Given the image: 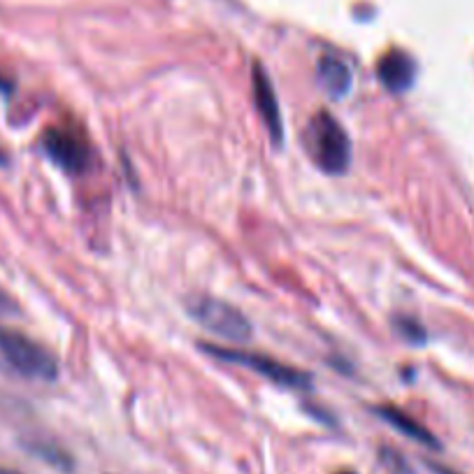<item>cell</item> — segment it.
Wrapping results in <instances>:
<instances>
[{"mask_svg":"<svg viewBox=\"0 0 474 474\" xmlns=\"http://www.w3.org/2000/svg\"><path fill=\"white\" fill-rule=\"evenodd\" d=\"M303 142L309 159L314 160L319 170L328 172V175H342L349 170V163H352L349 135L331 112L321 110L309 119L305 126Z\"/></svg>","mask_w":474,"mask_h":474,"instance_id":"cell-1","label":"cell"},{"mask_svg":"<svg viewBox=\"0 0 474 474\" xmlns=\"http://www.w3.org/2000/svg\"><path fill=\"white\" fill-rule=\"evenodd\" d=\"M187 312L198 325H203L205 331L214 333L221 340L249 342L254 335L251 321L226 300L198 294L187 300Z\"/></svg>","mask_w":474,"mask_h":474,"instance_id":"cell-2","label":"cell"},{"mask_svg":"<svg viewBox=\"0 0 474 474\" xmlns=\"http://www.w3.org/2000/svg\"><path fill=\"white\" fill-rule=\"evenodd\" d=\"M198 349H203L208 356L218 358V361L237 363L242 368L261 374V377L270 379L275 384L286 386V389H309V384H312V377H309L307 372H303V370L298 368H291L286 363L266 356V353L245 352V349H228V346L209 344V342H200Z\"/></svg>","mask_w":474,"mask_h":474,"instance_id":"cell-3","label":"cell"},{"mask_svg":"<svg viewBox=\"0 0 474 474\" xmlns=\"http://www.w3.org/2000/svg\"><path fill=\"white\" fill-rule=\"evenodd\" d=\"M0 356L22 377L52 382L59 377V363L40 342L16 331H0Z\"/></svg>","mask_w":474,"mask_h":474,"instance_id":"cell-4","label":"cell"},{"mask_svg":"<svg viewBox=\"0 0 474 474\" xmlns=\"http://www.w3.org/2000/svg\"><path fill=\"white\" fill-rule=\"evenodd\" d=\"M43 150L52 163L70 175H80L89 168L91 147L84 135L73 126H52L44 131Z\"/></svg>","mask_w":474,"mask_h":474,"instance_id":"cell-5","label":"cell"},{"mask_svg":"<svg viewBox=\"0 0 474 474\" xmlns=\"http://www.w3.org/2000/svg\"><path fill=\"white\" fill-rule=\"evenodd\" d=\"M251 89H254V102H256V110L258 114H261L263 123L267 126V133H270L272 142L282 144L284 140L282 110H279L275 86H272L270 77H267V73L263 70L261 63H254V68H251Z\"/></svg>","mask_w":474,"mask_h":474,"instance_id":"cell-6","label":"cell"},{"mask_svg":"<svg viewBox=\"0 0 474 474\" xmlns=\"http://www.w3.org/2000/svg\"><path fill=\"white\" fill-rule=\"evenodd\" d=\"M416 73H419V65H416L414 56H410L402 49H391L386 52L377 65V77L379 82L386 86V91L391 93H405L411 89V84L416 82Z\"/></svg>","mask_w":474,"mask_h":474,"instance_id":"cell-7","label":"cell"},{"mask_svg":"<svg viewBox=\"0 0 474 474\" xmlns=\"http://www.w3.org/2000/svg\"><path fill=\"white\" fill-rule=\"evenodd\" d=\"M374 414H377L379 419H384L391 428H395V430L402 432L405 437L414 440V442L423 444V447L440 449L437 437L432 435V432L428 430L423 423L416 421L414 416L407 414V411L398 410V407H393V405H379V407H374Z\"/></svg>","mask_w":474,"mask_h":474,"instance_id":"cell-8","label":"cell"},{"mask_svg":"<svg viewBox=\"0 0 474 474\" xmlns=\"http://www.w3.org/2000/svg\"><path fill=\"white\" fill-rule=\"evenodd\" d=\"M316 82H319L321 89L328 96L340 101V98H344L352 91L353 75L349 65L342 59H337V56H324L319 61V65H316Z\"/></svg>","mask_w":474,"mask_h":474,"instance_id":"cell-9","label":"cell"},{"mask_svg":"<svg viewBox=\"0 0 474 474\" xmlns=\"http://www.w3.org/2000/svg\"><path fill=\"white\" fill-rule=\"evenodd\" d=\"M393 328L398 331L400 337H405V340L411 342V344H421V342H426V331H423V325L416 319H411V316H395Z\"/></svg>","mask_w":474,"mask_h":474,"instance_id":"cell-10","label":"cell"},{"mask_svg":"<svg viewBox=\"0 0 474 474\" xmlns=\"http://www.w3.org/2000/svg\"><path fill=\"white\" fill-rule=\"evenodd\" d=\"M379 460H382V465H384V468L389 469L391 474H414V472H411L410 463H407L405 456H402V453H398L395 449H391V447L379 449Z\"/></svg>","mask_w":474,"mask_h":474,"instance_id":"cell-11","label":"cell"},{"mask_svg":"<svg viewBox=\"0 0 474 474\" xmlns=\"http://www.w3.org/2000/svg\"><path fill=\"white\" fill-rule=\"evenodd\" d=\"M0 314H16V303L0 291Z\"/></svg>","mask_w":474,"mask_h":474,"instance_id":"cell-12","label":"cell"},{"mask_svg":"<svg viewBox=\"0 0 474 474\" xmlns=\"http://www.w3.org/2000/svg\"><path fill=\"white\" fill-rule=\"evenodd\" d=\"M428 468H430L435 474H459V472H453V469L444 468V465H437V463H428Z\"/></svg>","mask_w":474,"mask_h":474,"instance_id":"cell-13","label":"cell"},{"mask_svg":"<svg viewBox=\"0 0 474 474\" xmlns=\"http://www.w3.org/2000/svg\"><path fill=\"white\" fill-rule=\"evenodd\" d=\"M0 474H22V472H16V469H10V468H0Z\"/></svg>","mask_w":474,"mask_h":474,"instance_id":"cell-14","label":"cell"},{"mask_svg":"<svg viewBox=\"0 0 474 474\" xmlns=\"http://www.w3.org/2000/svg\"><path fill=\"white\" fill-rule=\"evenodd\" d=\"M5 160H7V156L3 154V151H0V166H3V163H5Z\"/></svg>","mask_w":474,"mask_h":474,"instance_id":"cell-15","label":"cell"},{"mask_svg":"<svg viewBox=\"0 0 474 474\" xmlns=\"http://www.w3.org/2000/svg\"><path fill=\"white\" fill-rule=\"evenodd\" d=\"M337 474H356V472H353V469H342V472H337Z\"/></svg>","mask_w":474,"mask_h":474,"instance_id":"cell-16","label":"cell"}]
</instances>
